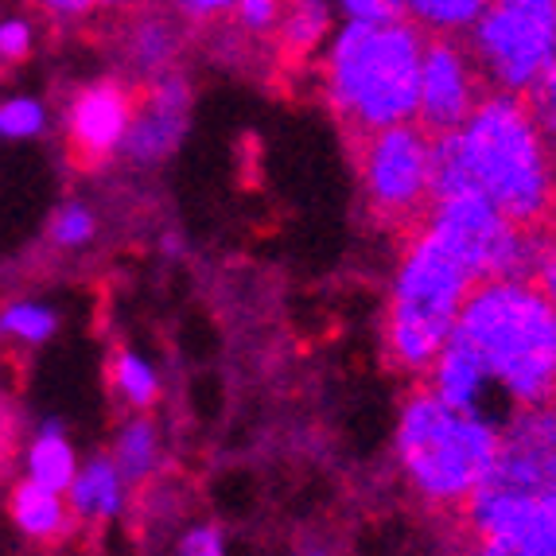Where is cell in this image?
Listing matches in <instances>:
<instances>
[{"mask_svg":"<svg viewBox=\"0 0 556 556\" xmlns=\"http://www.w3.org/2000/svg\"><path fill=\"white\" fill-rule=\"evenodd\" d=\"M78 464H83V459H78V447H75V440H71V428L59 417L39 420L31 440L24 444V479L66 494Z\"/></svg>","mask_w":556,"mask_h":556,"instance_id":"cell-20","label":"cell"},{"mask_svg":"<svg viewBox=\"0 0 556 556\" xmlns=\"http://www.w3.org/2000/svg\"><path fill=\"white\" fill-rule=\"evenodd\" d=\"M280 20V0H238L230 12V24L245 39H273Z\"/></svg>","mask_w":556,"mask_h":556,"instance_id":"cell-26","label":"cell"},{"mask_svg":"<svg viewBox=\"0 0 556 556\" xmlns=\"http://www.w3.org/2000/svg\"><path fill=\"white\" fill-rule=\"evenodd\" d=\"M548 223H553V226H556V206H553V218H548Z\"/></svg>","mask_w":556,"mask_h":556,"instance_id":"cell-35","label":"cell"},{"mask_svg":"<svg viewBox=\"0 0 556 556\" xmlns=\"http://www.w3.org/2000/svg\"><path fill=\"white\" fill-rule=\"evenodd\" d=\"M514 491H556V397L514 405L498 425L491 479Z\"/></svg>","mask_w":556,"mask_h":556,"instance_id":"cell-12","label":"cell"},{"mask_svg":"<svg viewBox=\"0 0 556 556\" xmlns=\"http://www.w3.org/2000/svg\"><path fill=\"white\" fill-rule=\"evenodd\" d=\"M464 39L486 90L526 98L556 51V0H486Z\"/></svg>","mask_w":556,"mask_h":556,"instance_id":"cell-7","label":"cell"},{"mask_svg":"<svg viewBox=\"0 0 556 556\" xmlns=\"http://www.w3.org/2000/svg\"><path fill=\"white\" fill-rule=\"evenodd\" d=\"M110 390L129 413H152L164 397V374L137 346H121L110 358Z\"/></svg>","mask_w":556,"mask_h":556,"instance_id":"cell-21","label":"cell"},{"mask_svg":"<svg viewBox=\"0 0 556 556\" xmlns=\"http://www.w3.org/2000/svg\"><path fill=\"white\" fill-rule=\"evenodd\" d=\"M339 20L343 16L334 9V0H280V20L277 31H273V43L292 63H316V55L324 51V43L331 39Z\"/></svg>","mask_w":556,"mask_h":556,"instance_id":"cell-18","label":"cell"},{"mask_svg":"<svg viewBox=\"0 0 556 556\" xmlns=\"http://www.w3.org/2000/svg\"><path fill=\"white\" fill-rule=\"evenodd\" d=\"M66 506H71L78 526H117L132 506V482L121 475V467L110 459V452H98L78 464L75 479L66 486Z\"/></svg>","mask_w":556,"mask_h":556,"instance_id":"cell-15","label":"cell"},{"mask_svg":"<svg viewBox=\"0 0 556 556\" xmlns=\"http://www.w3.org/2000/svg\"><path fill=\"white\" fill-rule=\"evenodd\" d=\"M36 51V24L28 16H0V63L16 66Z\"/></svg>","mask_w":556,"mask_h":556,"instance_id":"cell-27","label":"cell"},{"mask_svg":"<svg viewBox=\"0 0 556 556\" xmlns=\"http://www.w3.org/2000/svg\"><path fill=\"white\" fill-rule=\"evenodd\" d=\"M526 102H529V110H533V117L541 121V129L556 140V51L545 71H541V78L533 83V90L526 93Z\"/></svg>","mask_w":556,"mask_h":556,"instance_id":"cell-30","label":"cell"},{"mask_svg":"<svg viewBox=\"0 0 556 556\" xmlns=\"http://www.w3.org/2000/svg\"><path fill=\"white\" fill-rule=\"evenodd\" d=\"M471 288L475 277L464 261L447 253L420 223L408 226L381 319V346L393 370L405 378H420L428 370V362L455 334Z\"/></svg>","mask_w":556,"mask_h":556,"instance_id":"cell-5","label":"cell"},{"mask_svg":"<svg viewBox=\"0 0 556 556\" xmlns=\"http://www.w3.org/2000/svg\"><path fill=\"white\" fill-rule=\"evenodd\" d=\"M98 211L83 199H66V203L55 206V214L47 218V241L63 253H83L98 241Z\"/></svg>","mask_w":556,"mask_h":556,"instance_id":"cell-24","label":"cell"},{"mask_svg":"<svg viewBox=\"0 0 556 556\" xmlns=\"http://www.w3.org/2000/svg\"><path fill=\"white\" fill-rule=\"evenodd\" d=\"M486 0H397V12H405L425 36H467Z\"/></svg>","mask_w":556,"mask_h":556,"instance_id":"cell-23","label":"cell"},{"mask_svg":"<svg viewBox=\"0 0 556 556\" xmlns=\"http://www.w3.org/2000/svg\"><path fill=\"white\" fill-rule=\"evenodd\" d=\"M339 16H386L397 12V0H334Z\"/></svg>","mask_w":556,"mask_h":556,"instance_id":"cell-33","label":"cell"},{"mask_svg":"<svg viewBox=\"0 0 556 556\" xmlns=\"http://www.w3.org/2000/svg\"><path fill=\"white\" fill-rule=\"evenodd\" d=\"M191 117H195V86L179 66L160 78H149L144 90L132 93L129 129L121 137L117 160H125L137 172L167 164L184 149Z\"/></svg>","mask_w":556,"mask_h":556,"instance_id":"cell-10","label":"cell"},{"mask_svg":"<svg viewBox=\"0 0 556 556\" xmlns=\"http://www.w3.org/2000/svg\"><path fill=\"white\" fill-rule=\"evenodd\" d=\"M0 417H4V390H0Z\"/></svg>","mask_w":556,"mask_h":556,"instance_id":"cell-34","label":"cell"},{"mask_svg":"<svg viewBox=\"0 0 556 556\" xmlns=\"http://www.w3.org/2000/svg\"><path fill=\"white\" fill-rule=\"evenodd\" d=\"M226 548V529L218 521H191L176 538V553L184 556H223Z\"/></svg>","mask_w":556,"mask_h":556,"instance_id":"cell-28","label":"cell"},{"mask_svg":"<svg viewBox=\"0 0 556 556\" xmlns=\"http://www.w3.org/2000/svg\"><path fill=\"white\" fill-rule=\"evenodd\" d=\"M132 90L121 83H90L75 93L71 113H66V140L83 164H105L117 156L121 137L129 129Z\"/></svg>","mask_w":556,"mask_h":556,"instance_id":"cell-13","label":"cell"},{"mask_svg":"<svg viewBox=\"0 0 556 556\" xmlns=\"http://www.w3.org/2000/svg\"><path fill=\"white\" fill-rule=\"evenodd\" d=\"M425 31L405 12L343 16L316 55L319 98L351 137L417 121Z\"/></svg>","mask_w":556,"mask_h":556,"instance_id":"cell-2","label":"cell"},{"mask_svg":"<svg viewBox=\"0 0 556 556\" xmlns=\"http://www.w3.org/2000/svg\"><path fill=\"white\" fill-rule=\"evenodd\" d=\"M486 93L471 47L464 36H428L417 83V121L428 132H447L464 125L467 113Z\"/></svg>","mask_w":556,"mask_h":556,"instance_id":"cell-11","label":"cell"},{"mask_svg":"<svg viewBox=\"0 0 556 556\" xmlns=\"http://www.w3.org/2000/svg\"><path fill=\"white\" fill-rule=\"evenodd\" d=\"M233 4L238 0H172V9L184 24H195V28H211V24H223L230 20Z\"/></svg>","mask_w":556,"mask_h":556,"instance_id":"cell-31","label":"cell"},{"mask_svg":"<svg viewBox=\"0 0 556 556\" xmlns=\"http://www.w3.org/2000/svg\"><path fill=\"white\" fill-rule=\"evenodd\" d=\"M455 339L479 354L506 408L556 397V300L533 280H479L464 300Z\"/></svg>","mask_w":556,"mask_h":556,"instance_id":"cell-3","label":"cell"},{"mask_svg":"<svg viewBox=\"0 0 556 556\" xmlns=\"http://www.w3.org/2000/svg\"><path fill=\"white\" fill-rule=\"evenodd\" d=\"M479 191L521 226H548L556 206V140L521 93L486 90L464 125L432 132V199Z\"/></svg>","mask_w":556,"mask_h":556,"instance_id":"cell-1","label":"cell"},{"mask_svg":"<svg viewBox=\"0 0 556 556\" xmlns=\"http://www.w3.org/2000/svg\"><path fill=\"white\" fill-rule=\"evenodd\" d=\"M502 420L467 413L432 390H413L393 420V459L408 494L437 514H459L491 479Z\"/></svg>","mask_w":556,"mask_h":556,"instance_id":"cell-4","label":"cell"},{"mask_svg":"<svg viewBox=\"0 0 556 556\" xmlns=\"http://www.w3.org/2000/svg\"><path fill=\"white\" fill-rule=\"evenodd\" d=\"M459 518L479 553L556 556V491H514L482 482Z\"/></svg>","mask_w":556,"mask_h":556,"instance_id":"cell-9","label":"cell"},{"mask_svg":"<svg viewBox=\"0 0 556 556\" xmlns=\"http://www.w3.org/2000/svg\"><path fill=\"white\" fill-rule=\"evenodd\" d=\"M9 518L16 526V533L31 545H59L75 533V514L66 506L63 491L39 486V482L24 479L12 486L9 494Z\"/></svg>","mask_w":556,"mask_h":556,"instance_id":"cell-17","label":"cell"},{"mask_svg":"<svg viewBox=\"0 0 556 556\" xmlns=\"http://www.w3.org/2000/svg\"><path fill=\"white\" fill-rule=\"evenodd\" d=\"M362 206L381 226H413L432 203V132L420 121L354 137Z\"/></svg>","mask_w":556,"mask_h":556,"instance_id":"cell-6","label":"cell"},{"mask_svg":"<svg viewBox=\"0 0 556 556\" xmlns=\"http://www.w3.org/2000/svg\"><path fill=\"white\" fill-rule=\"evenodd\" d=\"M59 331H63V312L55 304H47V300L20 296L0 307V343L36 351V346L51 343Z\"/></svg>","mask_w":556,"mask_h":556,"instance_id":"cell-22","label":"cell"},{"mask_svg":"<svg viewBox=\"0 0 556 556\" xmlns=\"http://www.w3.org/2000/svg\"><path fill=\"white\" fill-rule=\"evenodd\" d=\"M110 459L132 486H149L164 471V428L149 413H129L113 428Z\"/></svg>","mask_w":556,"mask_h":556,"instance_id":"cell-19","label":"cell"},{"mask_svg":"<svg viewBox=\"0 0 556 556\" xmlns=\"http://www.w3.org/2000/svg\"><path fill=\"white\" fill-rule=\"evenodd\" d=\"M420 226L447 253L464 261L475 285L491 277H526L541 230V226H521L506 218L479 191H455V195L432 199L428 211L420 214Z\"/></svg>","mask_w":556,"mask_h":556,"instance_id":"cell-8","label":"cell"},{"mask_svg":"<svg viewBox=\"0 0 556 556\" xmlns=\"http://www.w3.org/2000/svg\"><path fill=\"white\" fill-rule=\"evenodd\" d=\"M526 280L545 292L548 300H556V230H538V245H533V257H529Z\"/></svg>","mask_w":556,"mask_h":556,"instance_id":"cell-29","label":"cell"},{"mask_svg":"<svg viewBox=\"0 0 556 556\" xmlns=\"http://www.w3.org/2000/svg\"><path fill=\"white\" fill-rule=\"evenodd\" d=\"M117 4H125V0H39V9L55 24H75V20H86L90 12L117 9Z\"/></svg>","mask_w":556,"mask_h":556,"instance_id":"cell-32","label":"cell"},{"mask_svg":"<svg viewBox=\"0 0 556 556\" xmlns=\"http://www.w3.org/2000/svg\"><path fill=\"white\" fill-rule=\"evenodd\" d=\"M184 20L179 16H164V12H140L125 28V39H121V55H125V66L129 75L149 83V78H160L167 71H176L179 55H184Z\"/></svg>","mask_w":556,"mask_h":556,"instance_id":"cell-16","label":"cell"},{"mask_svg":"<svg viewBox=\"0 0 556 556\" xmlns=\"http://www.w3.org/2000/svg\"><path fill=\"white\" fill-rule=\"evenodd\" d=\"M425 378V390H432L440 401L455 408H467V413H486V417L502 420L510 408L502 401V393L494 390L491 374L479 362V354L464 343V339H447L440 346V354L428 362V370L420 374Z\"/></svg>","mask_w":556,"mask_h":556,"instance_id":"cell-14","label":"cell"},{"mask_svg":"<svg viewBox=\"0 0 556 556\" xmlns=\"http://www.w3.org/2000/svg\"><path fill=\"white\" fill-rule=\"evenodd\" d=\"M51 129V110L36 93H12L0 102V140H39Z\"/></svg>","mask_w":556,"mask_h":556,"instance_id":"cell-25","label":"cell"}]
</instances>
